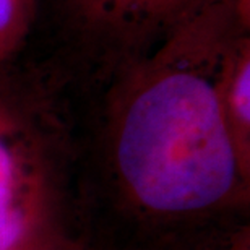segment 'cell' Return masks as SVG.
Instances as JSON below:
<instances>
[{
  "label": "cell",
  "instance_id": "cell-1",
  "mask_svg": "<svg viewBox=\"0 0 250 250\" xmlns=\"http://www.w3.org/2000/svg\"><path fill=\"white\" fill-rule=\"evenodd\" d=\"M250 29V0H208L166 41L103 88L109 169L133 209L192 223L249 197L223 122L216 77L228 46Z\"/></svg>",
  "mask_w": 250,
  "mask_h": 250
},
{
  "label": "cell",
  "instance_id": "cell-2",
  "mask_svg": "<svg viewBox=\"0 0 250 250\" xmlns=\"http://www.w3.org/2000/svg\"><path fill=\"white\" fill-rule=\"evenodd\" d=\"M70 80L52 61H18L0 94V250L67 246L75 156Z\"/></svg>",
  "mask_w": 250,
  "mask_h": 250
},
{
  "label": "cell",
  "instance_id": "cell-3",
  "mask_svg": "<svg viewBox=\"0 0 250 250\" xmlns=\"http://www.w3.org/2000/svg\"><path fill=\"white\" fill-rule=\"evenodd\" d=\"M208 0H52L59 52L52 59L70 83L104 88L149 56Z\"/></svg>",
  "mask_w": 250,
  "mask_h": 250
},
{
  "label": "cell",
  "instance_id": "cell-4",
  "mask_svg": "<svg viewBox=\"0 0 250 250\" xmlns=\"http://www.w3.org/2000/svg\"><path fill=\"white\" fill-rule=\"evenodd\" d=\"M216 93L239 164L250 179V29L236 36L224 52L216 77Z\"/></svg>",
  "mask_w": 250,
  "mask_h": 250
},
{
  "label": "cell",
  "instance_id": "cell-5",
  "mask_svg": "<svg viewBox=\"0 0 250 250\" xmlns=\"http://www.w3.org/2000/svg\"><path fill=\"white\" fill-rule=\"evenodd\" d=\"M38 0H0V63L21 56L36 20Z\"/></svg>",
  "mask_w": 250,
  "mask_h": 250
},
{
  "label": "cell",
  "instance_id": "cell-6",
  "mask_svg": "<svg viewBox=\"0 0 250 250\" xmlns=\"http://www.w3.org/2000/svg\"><path fill=\"white\" fill-rule=\"evenodd\" d=\"M59 250H78V249L75 247L73 244H67V246H63L62 249H59Z\"/></svg>",
  "mask_w": 250,
  "mask_h": 250
}]
</instances>
